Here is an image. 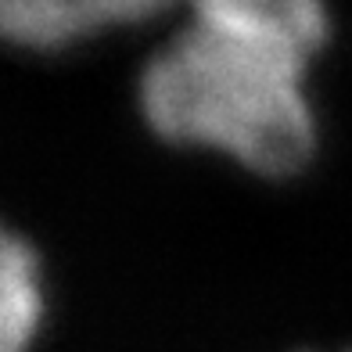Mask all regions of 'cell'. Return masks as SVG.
<instances>
[{
	"instance_id": "7a4b0ae2",
	"label": "cell",
	"mask_w": 352,
	"mask_h": 352,
	"mask_svg": "<svg viewBox=\"0 0 352 352\" xmlns=\"http://www.w3.org/2000/svg\"><path fill=\"white\" fill-rule=\"evenodd\" d=\"M173 0H0V40L14 47H65L116 25L144 22Z\"/></svg>"
},
{
	"instance_id": "3957f363",
	"label": "cell",
	"mask_w": 352,
	"mask_h": 352,
	"mask_svg": "<svg viewBox=\"0 0 352 352\" xmlns=\"http://www.w3.org/2000/svg\"><path fill=\"white\" fill-rule=\"evenodd\" d=\"M43 316L40 259L22 234L0 223V352H25Z\"/></svg>"
},
{
	"instance_id": "6da1fadb",
	"label": "cell",
	"mask_w": 352,
	"mask_h": 352,
	"mask_svg": "<svg viewBox=\"0 0 352 352\" xmlns=\"http://www.w3.org/2000/svg\"><path fill=\"white\" fill-rule=\"evenodd\" d=\"M190 22L140 72L148 126L252 173L292 176L313 158L309 61L327 43L324 0H187Z\"/></svg>"
}]
</instances>
